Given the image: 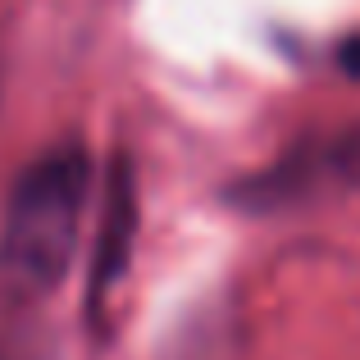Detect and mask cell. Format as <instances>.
<instances>
[{
    "instance_id": "3957f363",
    "label": "cell",
    "mask_w": 360,
    "mask_h": 360,
    "mask_svg": "<svg viewBox=\"0 0 360 360\" xmlns=\"http://www.w3.org/2000/svg\"><path fill=\"white\" fill-rule=\"evenodd\" d=\"M132 242H137V183H132V165L119 155L105 174V201H101L96 246H91V269H87L91 319H101L105 306L115 301L123 274H128V260H132Z\"/></svg>"
},
{
    "instance_id": "7a4b0ae2",
    "label": "cell",
    "mask_w": 360,
    "mask_h": 360,
    "mask_svg": "<svg viewBox=\"0 0 360 360\" xmlns=\"http://www.w3.org/2000/svg\"><path fill=\"white\" fill-rule=\"evenodd\" d=\"M347 192H360V123L283 150L274 165L238 178L224 196L242 214H283Z\"/></svg>"
},
{
    "instance_id": "277c9868",
    "label": "cell",
    "mask_w": 360,
    "mask_h": 360,
    "mask_svg": "<svg viewBox=\"0 0 360 360\" xmlns=\"http://www.w3.org/2000/svg\"><path fill=\"white\" fill-rule=\"evenodd\" d=\"M338 69H342L347 78L360 82V32L342 37V46H338Z\"/></svg>"
},
{
    "instance_id": "6da1fadb",
    "label": "cell",
    "mask_w": 360,
    "mask_h": 360,
    "mask_svg": "<svg viewBox=\"0 0 360 360\" xmlns=\"http://www.w3.org/2000/svg\"><path fill=\"white\" fill-rule=\"evenodd\" d=\"M91 192V160L78 141L37 155L9 187L0 210V306L23 310L64 283L78 251Z\"/></svg>"
}]
</instances>
